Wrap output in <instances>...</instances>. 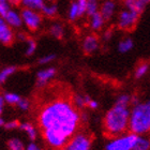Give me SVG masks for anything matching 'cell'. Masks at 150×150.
<instances>
[{
  "instance_id": "cell-1",
  "label": "cell",
  "mask_w": 150,
  "mask_h": 150,
  "mask_svg": "<svg viewBox=\"0 0 150 150\" xmlns=\"http://www.w3.org/2000/svg\"><path fill=\"white\" fill-rule=\"evenodd\" d=\"M81 116L72 101L56 98L41 107L38 122L44 139L54 149H62L78 128Z\"/></svg>"
},
{
  "instance_id": "cell-2",
  "label": "cell",
  "mask_w": 150,
  "mask_h": 150,
  "mask_svg": "<svg viewBox=\"0 0 150 150\" xmlns=\"http://www.w3.org/2000/svg\"><path fill=\"white\" fill-rule=\"evenodd\" d=\"M130 122V112L128 107L116 105L106 112L103 127L105 133L110 136L121 135L127 130Z\"/></svg>"
},
{
  "instance_id": "cell-3",
  "label": "cell",
  "mask_w": 150,
  "mask_h": 150,
  "mask_svg": "<svg viewBox=\"0 0 150 150\" xmlns=\"http://www.w3.org/2000/svg\"><path fill=\"white\" fill-rule=\"evenodd\" d=\"M129 128L132 133L137 135L150 131V100L135 105L130 114Z\"/></svg>"
},
{
  "instance_id": "cell-4",
  "label": "cell",
  "mask_w": 150,
  "mask_h": 150,
  "mask_svg": "<svg viewBox=\"0 0 150 150\" xmlns=\"http://www.w3.org/2000/svg\"><path fill=\"white\" fill-rule=\"evenodd\" d=\"M136 138H137V134L135 133L117 137L107 144L106 150H132Z\"/></svg>"
},
{
  "instance_id": "cell-5",
  "label": "cell",
  "mask_w": 150,
  "mask_h": 150,
  "mask_svg": "<svg viewBox=\"0 0 150 150\" xmlns=\"http://www.w3.org/2000/svg\"><path fill=\"white\" fill-rule=\"evenodd\" d=\"M90 145L91 141L88 135L78 133L61 150H89Z\"/></svg>"
},
{
  "instance_id": "cell-6",
  "label": "cell",
  "mask_w": 150,
  "mask_h": 150,
  "mask_svg": "<svg viewBox=\"0 0 150 150\" xmlns=\"http://www.w3.org/2000/svg\"><path fill=\"white\" fill-rule=\"evenodd\" d=\"M22 18L23 22L25 23L26 26L28 27L30 30L35 31L40 27L41 24V16L38 14L35 11L30 9H25L22 10Z\"/></svg>"
},
{
  "instance_id": "cell-7",
  "label": "cell",
  "mask_w": 150,
  "mask_h": 150,
  "mask_svg": "<svg viewBox=\"0 0 150 150\" xmlns=\"http://www.w3.org/2000/svg\"><path fill=\"white\" fill-rule=\"evenodd\" d=\"M138 17H139V14H137L136 12H132L130 10L122 11L119 16V28L123 29V30L132 29V27L137 23Z\"/></svg>"
},
{
  "instance_id": "cell-8",
  "label": "cell",
  "mask_w": 150,
  "mask_h": 150,
  "mask_svg": "<svg viewBox=\"0 0 150 150\" xmlns=\"http://www.w3.org/2000/svg\"><path fill=\"white\" fill-rule=\"evenodd\" d=\"M0 41L6 46H10L13 43V32L3 19L0 21Z\"/></svg>"
},
{
  "instance_id": "cell-9",
  "label": "cell",
  "mask_w": 150,
  "mask_h": 150,
  "mask_svg": "<svg viewBox=\"0 0 150 150\" xmlns=\"http://www.w3.org/2000/svg\"><path fill=\"white\" fill-rule=\"evenodd\" d=\"M148 3H150V0H125V6H127V9L132 12H136L139 15L143 13Z\"/></svg>"
},
{
  "instance_id": "cell-10",
  "label": "cell",
  "mask_w": 150,
  "mask_h": 150,
  "mask_svg": "<svg viewBox=\"0 0 150 150\" xmlns=\"http://www.w3.org/2000/svg\"><path fill=\"white\" fill-rule=\"evenodd\" d=\"M55 74H56V70L54 69V68H50V69L40 71V72L38 73V75H37V78H38L37 84H38V86H39V87H42V86H44L47 81H50V78L55 76Z\"/></svg>"
},
{
  "instance_id": "cell-11",
  "label": "cell",
  "mask_w": 150,
  "mask_h": 150,
  "mask_svg": "<svg viewBox=\"0 0 150 150\" xmlns=\"http://www.w3.org/2000/svg\"><path fill=\"white\" fill-rule=\"evenodd\" d=\"M98 45H99V41H98V38L96 35H88L86 39L84 40V43H83V50L86 54H92L94 50L98 48Z\"/></svg>"
},
{
  "instance_id": "cell-12",
  "label": "cell",
  "mask_w": 150,
  "mask_h": 150,
  "mask_svg": "<svg viewBox=\"0 0 150 150\" xmlns=\"http://www.w3.org/2000/svg\"><path fill=\"white\" fill-rule=\"evenodd\" d=\"M3 18H4V21H6V23L8 25L11 26V27H15V28L21 27V25H22V23H23L22 17H21L15 11H12V10H10L9 13H8Z\"/></svg>"
},
{
  "instance_id": "cell-13",
  "label": "cell",
  "mask_w": 150,
  "mask_h": 150,
  "mask_svg": "<svg viewBox=\"0 0 150 150\" xmlns=\"http://www.w3.org/2000/svg\"><path fill=\"white\" fill-rule=\"evenodd\" d=\"M114 10H115V2L112 0H106L105 2L101 6V14L103 16L105 21H108L114 14Z\"/></svg>"
},
{
  "instance_id": "cell-14",
  "label": "cell",
  "mask_w": 150,
  "mask_h": 150,
  "mask_svg": "<svg viewBox=\"0 0 150 150\" xmlns=\"http://www.w3.org/2000/svg\"><path fill=\"white\" fill-rule=\"evenodd\" d=\"M22 4L27 9L33 11H42L44 8V0H22Z\"/></svg>"
},
{
  "instance_id": "cell-15",
  "label": "cell",
  "mask_w": 150,
  "mask_h": 150,
  "mask_svg": "<svg viewBox=\"0 0 150 150\" xmlns=\"http://www.w3.org/2000/svg\"><path fill=\"white\" fill-rule=\"evenodd\" d=\"M150 139L144 136H137L132 150H149Z\"/></svg>"
},
{
  "instance_id": "cell-16",
  "label": "cell",
  "mask_w": 150,
  "mask_h": 150,
  "mask_svg": "<svg viewBox=\"0 0 150 150\" xmlns=\"http://www.w3.org/2000/svg\"><path fill=\"white\" fill-rule=\"evenodd\" d=\"M90 17H91V22H90L91 28L93 29V30H99V29L102 28L103 23H104L105 19L103 18V16H102L101 12L94 13L93 15L90 16Z\"/></svg>"
},
{
  "instance_id": "cell-17",
  "label": "cell",
  "mask_w": 150,
  "mask_h": 150,
  "mask_svg": "<svg viewBox=\"0 0 150 150\" xmlns=\"http://www.w3.org/2000/svg\"><path fill=\"white\" fill-rule=\"evenodd\" d=\"M19 128L22 129L23 131H25L27 133V135L29 136V138L31 139V141H35V137H37V131H35V127L31 125V123H29V122H24L22 125H19Z\"/></svg>"
},
{
  "instance_id": "cell-18",
  "label": "cell",
  "mask_w": 150,
  "mask_h": 150,
  "mask_svg": "<svg viewBox=\"0 0 150 150\" xmlns=\"http://www.w3.org/2000/svg\"><path fill=\"white\" fill-rule=\"evenodd\" d=\"M81 16V12H79V6H78L77 2H73L70 6L69 10V19L70 21H75V19Z\"/></svg>"
},
{
  "instance_id": "cell-19",
  "label": "cell",
  "mask_w": 150,
  "mask_h": 150,
  "mask_svg": "<svg viewBox=\"0 0 150 150\" xmlns=\"http://www.w3.org/2000/svg\"><path fill=\"white\" fill-rule=\"evenodd\" d=\"M133 47V41L131 39H125V40H122L120 43H119V52L120 53H127Z\"/></svg>"
},
{
  "instance_id": "cell-20",
  "label": "cell",
  "mask_w": 150,
  "mask_h": 150,
  "mask_svg": "<svg viewBox=\"0 0 150 150\" xmlns=\"http://www.w3.org/2000/svg\"><path fill=\"white\" fill-rule=\"evenodd\" d=\"M50 35L53 37L57 38V39H61L63 35V27L60 24H54L50 27Z\"/></svg>"
},
{
  "instance_id": "cell-21",
  "label": "cell",
  "mask_w": 150,
  "mask_h": 150,
  "mask_svg": "<svg viewBox=\"0 0 150 150\" xmlns=\"http://www.w3.org/2000/svg\"><path fill=\"white\" fill-rule=\"evenodd\" d=\"M8 148L9 150H25L24 145L17 138H12L8 142Z\"/></svg>"
},
{
  "instance_id": "cell-22",
  "label": "cell",
  "mask_w": 150,
  "mask_h": 150,
  "mask_svg": "<svg viewBox=\"0 0 150 150\" xmlns=\"http://www.w3.org/2000/svg\"><path fill=\"white\" fill-rule=\"evenodd\" d=\"M15 71H16V68L13 66L4 68V69L1 71V73H0V81H1V83H4V81H6V78L9 77L10 75H12Z\"/></svg>"
},
{
  "instance_id": "cell-23",
  "label": "cell",
  "mask_w": 150,
  "mask_h": 150,
  "mask_svg": "<svg viewBox=\"0 0 150 150\" xmlns=\"http://www.w3.org/2000/svg\"><path fill=\"white\" fill-rule=\"evenodd\" d=\"M3 98H4V101L6 103H9L10 105H15V104L17 105L18 102L21 101V99H22L19 96H17L15 93H6Z\"/></svg>"
},
{
  "instance_id": "cell-24",
  "label": "cell",
  "mask_w": 150,
  "mask_h": 150,
  "mask_svg": "<svg viewBox=\"0 0 150 150\" xmlns=\"http://www.w3.org/2000/svg\"><path fill=\"white\" fill-rule=\"evenodd\" d=\"M98 8H99V4H98V0H88L87 3V14L89 16H92L94 13L98 12Z\"/></svg>"
},
{
  "instance_id": "cell-25",
  "label": "cell",
  "mask_w": 150,
  "mask_h": 150,
  "mask_svg": "<svg viewBox=\"0 0 150 150\" xmlns=\"http://www.w3.org/2000/svg\"><path fill=\"white\" fill-rule=\"evenodd\" d=\"M44 15L48 16V17H54L57 14V6L56 4H52V6H44L42 9Z\"/></svg>"
},
{
  "instance_id": "cell-26",
  "label": "cell",
  "mask_w": 150,
  "mask_h": 150,
  "mask_svg": "<svg viewBox=\"0 0 150 150\" xmlns=\"http://www.w3.org/2000/svg\"><path fill=\"white\" fill-rule=\"evenodd\" d=\"M74 105L77 108H84L86 106V101H85V97H81V94H76L74 97V101H73Z\"/></svg>"
},
{
  "instance_id": "cell-27",
  "label": "cell",
  "mask_w": 150,
  "mask_h": 150,
  "mask_svg": "<svg viewBox=\"0 0 150 150\" xmlns=\"http://www.w3.org/2000/svg\"><path fill=\"white\" fill-rule=\"evenodd\" d=\"M27 43H28V46H27V50H26V55H27V56H31L32 54L35 53V47H37V43H35V40H32V39H28V40H27Z\"/></svg>"
},
{
  "instance_id": "cell-28",
  "label": "cell",
  "mask_w": 150,
  "mask_h": 150,
  "mask_svg": "<svg viewBox=\"0 0 150 150\" xmlns=\"http://www.w3.org/2000/svg\"><path fill=\"white\" fill-rule=\"evenodd\" d=\"M130 97L125 94V96H121L120 98H118V100L116 102V105H119V106H123V107H128L129 103H130Z\"/></svg>"
},
{
  "instance_id": "cell-29",
  "label": "cell",
  "mask_w": 150,
  "mask_h": 150,
  "mask_svg": "<svg viewBox=\"0 0 150 150\" xmlns=\"http://www.w3.org/2000/svg\"><path fill=\"white\" fill-rule=\"evenodd\" d=\"M147 71H148V64H147V63H143V64H141V66L136 69V72H135V77H136V78L142 77L143 75H145V73L147 72Z\"/></svg>"
},
{
  "instance_id": "cell-30",
  "label": "cell",
  "mask_w": 150,
  "mask_h": 150,
  "mask_svg": "<svg viewBox=\"0 0 150 150\" xmlns=\"http://www.w3.org/2000/svg\"><path fill=\"white\" fill-rule=\"evenodd\" d=\"M79 6V12H81V16L84 15L85 13L87 12V3H88V0H77L76 1Z\"/></svg>"
},
{
  "instance_id": "cell-31",
  "label": "cell",
  "mask_w": 150,
  "mask_h": 150,
  "mask_svg": "<svg viewBox=\"0 0 150 150\" xmlns=\"http://www.w3.org/2000/svg\"><path fill=\"white\" fill-rule=\"evenodd\" d=\"M10 11V3L9 2H0V14L2 17L9 13Z\"/></svg>"
},
{
  "instance_id": "cell-32",
  "label": "cell",
  "mask_w": 150,
  "mask_h": 150,
  "mask_svg": "<svg viewBox=\"0 0 150 150\" xmlns=\"http://www.w3.org/2000/svg\"><path fill=\"white\" fill-rule=\"evenodd\" d=\"M29 101L26 100V99H21V101L18 102V104H17V106L21 108V110H27L29 108Z\"/></svg>"
},
{
  "instance_id": "cell-33",
  "label": "cell",
  "mask_w": 150,
  "mask_h": 150,
  "mask_svg": "<svg viewBox=\"0 0 150 150\" xmlns=\"http://www.w3.org/2000/svg\"><path fill=\"white\" fill-rule=\"evenodd\" d=\"M55 55H48V56H45V57H42L40 60H39V63L40 64H45V63H48L50 62L52 60L55 59Z\"/></svg>"
},
{
  "instance_id": "cell-34",
  "label": "cell",
  "mask_w": 150,
  "mask_h": 150,
  "mask_svg": "<svg viewBox=\"0 0 150 150\" xmlns=\"http://www.w3.org/2000/svg\"><path fill=\"white\" fill-rule=\"evenodd\" d=\"M19 125H21L17 121H10L8 123H4V129H6V130H12V129L17 128Z\"/></svg>"
},
{
  "instance_id": "cell-35",
  "label": "cell",
  "mask_w": 150,
  "mask_h": 150,
  "mask_svg": "<svg viewBox=\"0 0 150 150\" xmlns=\"http://www.w3.org/2000/svg\"><path fill=\"white\" fill-rule=\"evenodd\" d=\"M25 150H42V149H41V148L39 147L38 145H35V143H30V144H29L28 146L26 147Z\"/></svg>"
},
{
  "instance_id": "cell-36",
  "label": "cell",
  "mask_w": 150,
  "mask_h": 150,
  "mask_svg": "<svg viewBox=\"0 0 150 150\" xmlns=\"http://www.w3.org/2000/svg\"><path fill=\"white\" fill-rule=\"evenodd\" d=\"M0 2H9L13 6H18L19 3H22V0H0Z\"/></svg>"
},
{
  "instance_id": "cell-37",
  "label": "cell",
  "mask_w": 150,
  "mask_h": 150,
  "mask_svg": "<svg viewBox=\"0 0 150 150\" xmlns=\"http://www.w3.org/2000/svg\"><path fill=\"white\" fill-rule=\"evenodd\" d=\"M98 106H99V104H98L97 101H94V100H91L89 105H88V107H90V108H92V110H96Z\"/></svg>"
},
{
  "instance_id": "cell-38",
  "label": "cell",
  "mask_w": 150,
  "mask_h": 150,
  "mask_svg": "<svg viewBox=\"0 0 150 150\" xmlns=\"http://www.w3.org/2000/svg\"><path fill=\"white\" fill-rule=\"evenodd\" d=\"M3 103H4V98L1 97L0 98V112H2L3 110Z\"/></svg>"
},
{
  "instance_id": "cell-39",
  "label": "cell",
  "mask_w": 150,
  "mask_h": 150,
  "mask_svg": "<svg viewBox=\"0 0 150 150\" xmlns=\"http://www.w3.org/2000/svg\"><path fill=\"white\" fill-rule=\"evenodd\" d=\"M110 37V31H107L106 33L104 35V39H105V40H108Z\"/></svg>"
},
{
  "instance_id": "cell-40",
  "label": "cell",
  "mask_w": 150,
  "mask_h": 150,
  "mask_svg": "<svg viewBox=\"0 0 150 150\" xmlns=\"http://www.w3.org/2000/svg\"><path fill=\"white\" fill-rule=\"evenodd\" d=\"M47 1H53V0H47Z\"/></svg>"
}]
</instances>
